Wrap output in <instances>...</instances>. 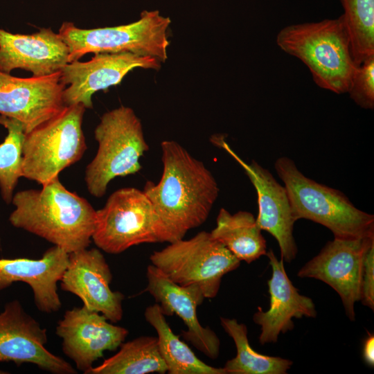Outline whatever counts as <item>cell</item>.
<instances>
[{"label":"cell","mask_w":374,"mask_h":374,"mask_svg":"<svg viewBox=\"0 0 374 374\" xmlns=\"http://www.w3.org/2000/svg\"><path fill=\"white\" fill-rule=\"evenodd\" d=\"M161 148V177L157 184L148 181L143 192L159 219L165 242L170 243L206 222L220 189L204 163L178 142L163 141Z\"/></svg>","instance_id":"cell-1"},{"label":"cell","mask_w":374,"mask_h":374,"mask_svg":"<svg viewBox=\"0 0 374 374\" xmlns=\"http://www.w3.org/2000/svg\"><path fill=\"white\" fill-rule=\"evenodd\" d=\"M11 224L38 235L71 253L89 246L96 211L89 202L68 190L56 177L39 190L17 193Z\"/></svg>","instance_id":"cell-2"},{"label":"cell","mask_w":374,"mask_h":374,"mask_svg":"<svg viewBox=\"0 0 374 374\" xmlns=\"http://www.w3.org/2000/svg\"><path fill=\"white\" fill-rule=\"evenodd\" d=\"M276 42L307 66L318 87L337 94L348 92L357 65L341 16L287 26Z\"/></svg>","instance_id":"cell-3"},{"label":"cell","mask_w":374,"mask_h":374,"mask_svg":"<svg viewBox=\"0 0 374 374\" xmlns=\"http://www.w3.org/2000/svg\"><path fill=\"white\" fill-rule=\"evenodd\" d=\"M274 168L287 190L295 221L320 224L334 238L374 237V215L356 208L343 193L307 177L287 157L276 159Z\"/></svg>","instance_id":"cell-4"},{"label":"cell","mask_w":374,"mask_h":374,"mask_svg":"<svg viewBox=\"0 0 374 374\" xmlns=\"http://www.w3.org/2000/svg\"><path fill=\"white\" fill-rule=\"evenodd\" d=\"M94 135L98 148L86 168L84 180L89 193L101 197L113 179L141 169L139 159L149 146L140 119L128 107L121 106L105 113Z\"/></svg>","instance_id":"cell-5"},{"label":"cell","mask_w":374,"mask_h":374,"mask_svg":"<svg viewBox=\"0 0 374 374\" xmlns=\"http://www.w3.org/2000/svg\"><path fill=\"white\" fill-rule=\"evenodd\" d=\"M170 23L159 10H143L137 21L113 27L83 29L65 21L58 34L69 48V63L88 53H120L150 56L164 62Z\"/></svg>","instance_id":"cell-6"},{"label":"cell","mask_w":374,"mask_h":374,"mask_svg":"<svg viewBox=\"0 0 374 374\" xmlns=\"http://www.w3.org/2000/svg\"><path fill=\"white\" fill-rule=\"evenodd\" d=\"M86 108L66 106L59 114L26 133L22 177L42 186L78 161L87 150L82 124Z\"/></svg>","instance_id":"cell-7"},{"label":"cell","mask_w":374,"mask_h":374,"mask_svg":"<svg viewBox=\"0 0 374 374\" xmlns=\"http://www.w3.org/2000/svg\"><path fill=\"white\" fill-rule=\"evenodd\" d=\"M152 265L170 280L183 286H196L205 299L216 296L222 277L236 269L240 261L210 232L170 242L150 257Z\"/></svg>","instance_id":"cell-8"},{"label":"cell","mask_w":374,"mask_h":374,"mask_svg":"<svg viewBox=\"0 0 374 374\" xmlns=\"http://www.w3.org/2000/svg\"><path fill=\"white\" fill-rule=\"evenodd\" d=\"M95 244L106 253L118 254L143 243L164 242L163 231L154 207L143 190L120 188L96 211Z\"/></svg>","instance_id":"cell-9"},{"label":"cell","mask_w":374,"mask_h":374,"mask_svg":"<svg viewBox=\"0 0 374 374\" xmlns=\"http://www.w3.org/2000/svg\"><path fill=\"white\" fill-rule=\"evenodd\" d=\"M374 237L355 240L334 238L298 271L300 278L324 282L339 295L345 312L355 320V304L361 301L365 254Z\"/></svg>","instance_id":"cell-10"},{"label":"cell","mask_w":374,"mask_h":374,"mask_svg":"<svg viewBox=\"0 0 374 374\" xmlns=\"http://www.w3.org/2000/svg\"><path fill=\"white\" fill-rule=\"evenodd\" d=\"M46 329L12 300L0 313V362L17 366L31 363L53 374H76V370L62 357L51 353L45 345Z\"/></svg>","instance_id":"cell-11"},{"label":"cell","mask_w":374,"mask_h":374,"mask_svg":"<svg viewBox=\"0 0 374 374\" xmlns=\"http://www.w3.org/2000/svg\"><path fill=\"white\" fill-rule=\"evenodd\" d=\"M65 87L61 71L30 78L15 77L0 71V114L21 122L28 133L66 107Z\"/></svg>","instance_id":"cell-12"},{"label":"cell","mask_w":374,"mask_h":374,"mask_svg":"<svg viewBox=\"0 0 374 374\" xmlns=\"http://www.w3.org/2000/svg\"><path fill=\"white\" fill-rule=\"evenodd\" d=\"M161 63L157 58L131 53H96L87 62L68 63L61 70V80L66 86L64 103L66 106L82 104L92 109L96 92L120 84L135 68L159 70Z\"/></svg>","instance_id":"cell-13"},{"label":"cell","mask_w":374,"mask_h":374,"mask_svg":"<svg viewBox=\"0 0 374 374\" xmlns=\"http://www.w3.org/2000/svg\"><path fill=\"white\" fill-rule=\"evenodd\" d=\"M213 143L229 153L244 169L256 190L258 213L256 220L258 226L276 240L281 259L289 262L294 260L298 251L293 235L296 221L285 187L256 161L250 163L244 161L222 136L214 137Z\"/></svg>","instance_id":"cell-14"},{"label":"cell","mask_w":374,"mask_h":374,"mask_svg":"<svg viewBox=\"0 0 374 374\" xmlns=\"http://www.w3.org/2000/svg\"><path fill=\"white\" fill-rule=\"evenodd\" d=\"M102 314L82 305L65 312L57 322L56 335L62 340V351L84 374L106 350H115L128 330L107 322Z\"/></svg>","instance_id":"cell-15"},{"label":"cell","mask_w":374,"mask_h":374,"mask_svg":"<svg viewBox=\"0 0 374 374\" xmlns=\"http://www.w3.org/2000/svg\"><path fill=\"white\" fill-rule=\"evenodd\" d=\"M112 274L99 249H83L69 253V262L60 280L64 291L78 296L87 309L116 323L123 317L124 295L110 288Z\"/></svg>","instance_id":"cell-16"},{"label":"cell","mask_w":374,"mask_h":374,"mask_svg":"<svg viewBox=\"0 0 374 374\" xmlns=\"http://www.w3.org/2000/svg\"><path fill=\"white\" fill-rule=\"evenodd\" d=\"M146 290L154 297L166 316L176 314L187 327L182 336L206 357L215 359L220 353V341L208 327H203L197 316V307L205 299L196 286H180L154 265L147 267Z\"/></svg>","instance_id":"cell-17"},{"label":"cell","mask_w":374,"mask_h":374,"mask_svg":"<svg viewBox=\"0 0 374 374\" xmlns=\"http://www.w3.org/2000/svg\"><path fill=\"white\" fill-rule=\"evenodd\" d=\"M69 51L58 33L43 28L30 35L13 34L0 28V71L16 69L39 77L55 73L69 62Z\"/></svg>","instance_id":"cell-18"},{"label":"cell","mask_w":374,"mask_h":374,"mask_svg":"<svg viewBox=\"0 0 374 374\" xmlns=\"http://www.w3.org/2000/svg\"><path fill=\"white\" fill-rule=\"evenodd\" d=\"M272 274L268 280L269 308H261L253 314V322L260 326L258 339L260 344L276 343L280 333L292 330V319L317 317L315 305L312 299L302 295L292 284L286 274L284 260H278L274 251L267 252Z\"/></svg>","instance_id":"cell-19"},{"label":"cell","mask_w":374,"mask_h":374,"mask_svg":"<svg viewBox=\"0 0 374 374\" xmlns=\"http://www.w3.org/2000/svg\"><path fill=\"white\" fill-rule=\"evenodd\" d=\"M69 262V253L54 245L39 259H0V291L13 283H27L33 290L37 309L45 313L60 310L62 303L57 283Z\"/></svg>","instance_id":"cell-20"},{"label":"cell","mask_w":374,"mask_h":374,"mask_svg":"<svg viewBox=\"0 0 374 374\" xmlns=\"http://www.w3.org/2000/svg\"><path fill=\"white\" fill-rule=\"evenodd\" d=\"M210 233L240 261L251 263L267 254L262 230L249 212L240 211L231 214L226 209L220 208L216 226Z\"/></svg>","instance_id":"cell-21"},{"label":"cell","mask_w":374,"mask_h":374,"mask_svg":"<svg viewBox=\"0 0 374 374\" xmlns=\"http://www.w3.org/2000/svg\"><path fill=\"white\" fill-rule=\"evenodd\" d=\"M145 318L156 330L159 353L170 374H226L223 368L211 366L199 359L169 326L159 304L148 306Z\"/></svg>","instance_id":"cell-22"},{"label":"cell","mask_w":374,"mask_h":374,"mask_svg":"<svg viewBox=\"0 0 374 374\" xmlns=\"http://www.w3.org/2000/svg\"><path fill=\"white\" fill-rule=\"evenodd\" d=\"M167 373L157 337L143 336L122 344L119 351L86 374H146Z\"/></svg>","instance_id":"cell-23"},{"label":"cell","mask_w":374,"mask_h":374,"mask_svg":"<svg viewBox=\"0 0 374 374\" xmlns=\"http://www.w3.org/2000/svg\"><path fill=\"white\" fill-rule=\"evenodd\" d=\"M224 331L233 340L237 353L223 368L226 374H285L293 362L287 359L262 355L255 351L247 337V328L235 319L220 317Z\"/></svg>","instance_id":"cell-24"},{"label":"cell","mask_w":374,"mask_h":374,"mask_svg":"<svg viewBox=\"0 0 374 374\" xmlns=\"http://www.w3.org/2000/svg\"><path fill=\"white\" fill-rule=\"evenodd\" d=\"M357 65L374 55V0H339Z\"/></svg>","instance_id":"cell-25"},{"label":"cell","mask_w":374,"mask_h":374,"mask_svg":"<svg viewBox=\"0 0 374 374\" xmlns=\"http://www.w3.org/2000/svg\"><path fill=\"white\" fill-rule=\"evenodd\" d=\"M0 125L8 134L0 144V189L3 199L10 204L19 177H22L24 127L19 121L0 114Z\"/></svg>","instance_id":"cell-26"},{"label":"cell","mask_w":374,"mask_h":374,"mask_svg":"<svg viewBox=\"0 0 374 374\" xmlns=\"http://www.w3.org/2000/svg\"><path fill=\"white\" fill-rule=\"evenodd\" d=\"M347 93L360 107L373 109L374 55L357 65Z\"/></svg>","instance_id":"cell-27"},{"label":"cell","mask_w":374,"mask_h":374,"mask_svg":"<svg viewBox=\"0 0 374 374\" xmlns=\"http://www.w3.org/2000/svg\"><path fill=\"white\" fill-rule=\"evenodd\" d=\"M361 301L364 305L374 310V243L368 249L364 257Z\"/></svg>","instance_id":"cell-28"},{"label":"cell","mask_w":374,"mask_h":374,"mask_svg":"<svg viewBox=\"0 0 374 374\" xmlns=\"http://www.w3.org/2000/svg\"><path fill=\"white\" fill-rule=\"evenodd\" d=\"M363 357L366 363L373 366L374 365V336L369 334L365 339L363 346Z\"/></svg>","instance_id":"cell-29"},{"label":"cell","mask_w":374,"mask_h":374,"mask_svg":"<svg viewBox=\"0 0 374 374\" xmlns=\"http://www.w3.org/2000/svg\"><path fill=\"white\" fill-rule=\"evenodd\" d=\"M5 373H8V372L0 370V374H5Z\"/></svg>","instance_id":"cell-30"}]
</instances>
